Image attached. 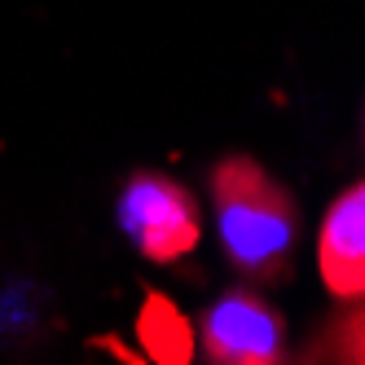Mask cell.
Returning a JSON list of instances; mask_svg holds the SVG:
<instances>
[{"label":"cell","mask_w":365,"mask_h":365,"mask_svg":"<svg viewBox=\"0 0 365 365\" xmlns=\"http://www.w3.org/2000/svg\"><path fill=\"white\" fill-rule=\"evenodd\" d=\"M216 233L229 264L251 282H273L291 264L299 238V202L251 154H229L212 168Z\"/></svg>","instance_id":"1"},{"label":"cell","mask_w":365,"mask_h":365,"mask_svg":"<svg viewBox=\"0 0 365 365\" xmlns=\"http://www.w3.org/2000/svg\"><path fill=\"white\" fill-rule=\"evenodd\" d=\"M198 216L202 212H198L194 194L163 172L128 176V185L119 194V229L154 264H176V259L194 255L202 238Z\"/></svg>","instance_id":"2"},{"label":"cell","mask_w":365,"mask_h":365,"mask_svg":"<svg viewBox=\"0 0 365 365\" xmlns=\"http://www.w3.org/2000/svg\"><path fill=\"white\" fill-rule=\"evenodd\" d=\"M198 348L216 365H273L286 352L282 312L251 286H233L216 304H207Z\"/></svg>","instance_id":"3"},{"label":"cell","mask_w":365,"mask_h":365,"mask_svg":"<svg viewBox=\"0 0 365 365\" xmlns=\"http://www.w3.org/2000/svg\"><path fill=\"white\" fill-rule=\"evenodd\" d=\"M317 269L334 299H365V180L344 190L322 216Z\"/></svg>","instance_id":"4"},{"label":"cell","mask_w":365,"mask_h":365,"mask_svg":"<svg viewBox=\"0 0 365 365\" xmlns=\"http://www.w3.org/2000/svg\"><path fill=\"white\" fill-rule=\"evenodd\" d=\"M141 344L154 361H168V365H185L194 352V334L185 326V317L163 299V295H150L141 308Z\"/></svg>","instance_id":"5"},{"label":"cell","mask_w":365,"mask_h":365,"mask_svg":"<svg viewBox=\"0 0 365 365\" xmlns=\"http://www.w3.org/2000/svg\"><path fill=\"white\" fill-rule=\"evenodd\" d=\"M322 356L365 365V299H352V308L330 326V334L322 339Z\"/></svg>","instance_id":"6"},{"label":"cell","mask_w":365,"mask_h":365,"mask_svg":"<svg viewBox=\"0 0 365 365\" xmlns=\"http://www.w3.org/2000/svg\"><path fill=\"white\" fill-rule=\"evenodd\" d=\"M361 141H365V110H361Z\"/></svg>","instance_id":"7"}]
</instances>
